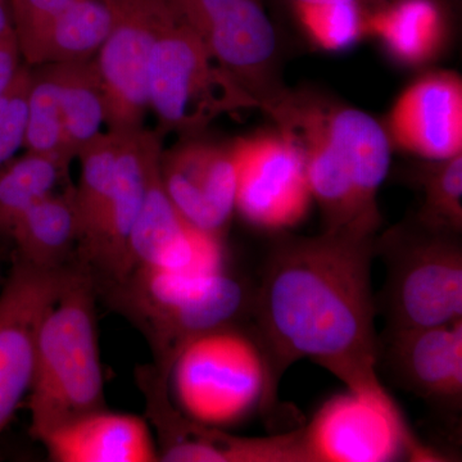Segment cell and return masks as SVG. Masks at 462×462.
<instances>
[{
	"label": "cell",
	"instance_id": "cell-1",
	"mask_svg": "<svg viewBox=\"0 0 462 462\" xmlns=\"http://www.w3.org/2000/svg\"><path fill=\"white\" fill-rule=\"evenodd\" d=\"M375 238L348 231L275 234L249 310L251 333L266 360L273 406L282 375L303 358L349 391L392 398L378 372Z\"/></svg>",
	"mask_w": 462,
	"mask_h": 462
},
{
	"label": "cell",
	"instance_id": "cell-2",
	"mask_svg": "<svg viewBox=\"0 0 462 462\" xmlns=\"http://www.w3.org/2000/svg\"><path fill=\"white\" fill-rule=\"evenodd\" d=\"M96 300V275L79 257L67 267L36 331L32 380L26 397L33 439L107 407Z\"/></svg>",
	"mask_w": 462,
	"mask_h": 462
},
{
	"label": "cell",
	"instance_id": "cell-3",
	"mask_svg": "<svg viewBox=\"0 0 462 462\" xmlns=\"http://www.w3.org/2000/svg\"><path fill=\"white\" fill-rule=\"evenodd\" d=\"M120 305L147 337L154 369L169 379L176 357L197 337L238 325L252 293L230 273L136 267L116 284Z\"/></svg>",
	"mask_w": 462,
	"mask_h": 462
},
{
	"label": "cell",
	"instance_id": "cell-4",
	"mask_svg": "<svg viewBox=\"0 0 462 462\" xmlns=\"http://www.w3.org/2000/svg\"><path fill=\"white\" fill-rule=\"evenodd\" d=\"M375 254L387 270L375 297L385 330L422 329L462 319L461 234L428 226L411 216L376 236Z\"/></svg>",
	"mask_w": 462,
	"mask_h": 462
},
{
	"label": "cell",
	"instance_id": "cell-5",
	"mask_svg": "<svg viewBox=\"0 0 462 462\" xmlns=\"http://www.w3.org/2000/svg\"><path fill=\"white\" fill-rule=\"evenodd\" d=\"M169 385L184 415L220 430L258 407H273L263 349L238 325L190 340L172 365Z\"/></svg>",
	"mask_w": 462,
	"mask_h": 462
},
{
	"label": "cell",
	"instance_id": "cell-6",
	"mask_svg": "<svg viewBox=\"0 0 462 462\" xmlns=\"http://www.w3.org/2000/svg\"><path fill=\"white\" fill-rule=\"evenodd\" d=\"M322 91L285 87L260 111L272 118L302 153L312 199L320 208L324 231L378 236L382 224L367 212L357 169L349 154L346 125L327 115Z\"/></svg>",
	"mask_w": 462,
	"mask_h": 462
},
{
	"label": "cell",
	"instance_id": "cell-7",
	"mask_svg": "<svg viewBox=\"0 0 462 462\" xmlns=\"http://www.w3.org/2000/svg\"><path fill=\"white\" fill-rule=\"evenodd\" d=\"M148 102L161 132L182 138L199 135L225 114L257 109L256 100L216 62L197 33L178 16L154 48Z\"/></svg>",
	"mask_w": 462,
	"mask_h": 462
},
{
	"label": "cell",
	"instance_id": "cell-8",
	"mask_svg": "<svg viewBox=\"0 0 462 462\" xmlns=\"http://www.w3.org/2000/svg\"><path fill=\"white\" fill-rule=\"evenodd\" d=\"M212 58L261 106L287 85L278 33L261 0H166Z\"/></svg>",
	"mask_w": 462,
	"mask_h": 462
},
{
	"label": "cell",
	"instance_id": "cell-9",
	"mask_svg": "<svg viewBox=\"0 0 462 462\" xmlns=\"http://www.w3.org/2000/svg\"><path fill=\"white\" fill-rule=\"evenodd\" d=\"M302 434L310 462L439 460L412 436L393 398L349 389L322 404Z\"/></svg>",
	"mask_w": 462,
	"mask_h": 462
},
{
	"label": "cell",
	"instance_id": "cell-10",
	"mask_svg": "<svg viewBox=\"0 0 462 462\" xmlns=\"http://www.w3.org/2000/svg\"><path fill=\"white\" fill-rule=\"evenodd\" d=\"M236 163V211L266 233L298 226L309 215L312 194L300 149L278 127L233 141Z\"/></svg>",
	"mask_w": 462,
	"mask_h": 462
},
{
	"label": "cell",
	"instance_id": "cell-11",
	"mask_svg": "<svg viewBox=\"0 0 462 462\" xmlns=\"http://www.w3.org/2000/svg\"><path fill=\"white\" fill-rule=\"evenodd\" d=\"M114 29L96 56L106 97L107 132L144 129L149 109V66L163 32L176 14L166 0H107Z\"/></svg>",
	"mask_w": 462,
	"mask_h": 462
},
{
	"label": "cell",
	"instance_id": "cell-12",
	"mask_svg": "<svg viewBox=\"0 0 462 462\" xmlns=\"http://www.w3.org/2000/svg\"><path fill=\"white\" fill-rule=\"evenodd\" d=\"M157 430L160 461L166 462H309L302 430L266 438L230 436L220 428L191 420L170 397L169 379L153 365L136 372Z\"/></svg>",
	"mask_w": 462,
	"mask_h": 462
},
{
	"label": "cell",
	"instance_id": "cell-13",
	"mask_svg": "<svg viewBox=\"0 0 462 462\" xmlns=\"http://www.w3.org/2000/svg\"><path fill=\"white\" fill-rule=\"evenodd\" d=\"M66 269L42 272L16 258L0 291V437L29 393L36 331Z\"/></svg>",
	"mask_w": 462,
	"mask_h": 462
},
{
	"label": "cell",
	"instance_id": "cell-14",
	"mask_svg": "<svg viewBox=\"0 0 462 462\" xmlns=\"http://www.w3.org/2000/svg\"><path fill=\"white\" fill-rule=\"evenodd\" d=\"M161 175L170 199L197 229L223 238L236 212V163L233 142L182 138L161 154Z\"/></svg>",
	"mask_w": 462,
	"mask_h": 462
},
{
	"label": "cell",
	"instance_id": "cell-15",
	"mask_svg": "<svg viewBox=\"0 0 462 462\" xmlns=\"http://www.w3.org/2000/svg\"><path fill=\"white\" fill-rule=\"evenodd\" d=\"M380 123L392 151L430 161L462 153L461 76L449 69L421 71Z\"/></svg>",
	"mask_w": 462,
	"mask_h": 462
},
{
	"label": "cell",
	"instance_id": "cell-16",
	"mask_svg": "<svg viewBox=\"0 0 462 462\" xmlns=\"http://www.w3.org/2000/svg\"><path fill=\"white\" fill-rule=\"evenodd\" d=\"M397 387L445 411L462 404V319L379 336L378 372Z\"/></svg>",
	"mask_w": 462,
	"mask_h": 462
},
{
	"label": "cell",
	"instance_id": "cell-17",
	"mask_svg": "<svg viewBox=\"0 0 462 462\" xmlns=\"http://www.w3.org/2000/svg\"><path fill=\"white\" fill-rule=\"evenodd\" d=\"M120 134L114 190L93 236L79 252L94 273H103L112 284L129 273V240L144 202L149 151L160 135L145 127Z\"/></svg>",
	"mask_w": 462,
	"mask_h": 462
},
{
	"label": "cell",
	"instance_id": "cell-18",
	"mask_svg": "<svg viewBox=\"0 0 462 462\" xmlns=\"http://www.w3.org/2000/svg\"><path fill=\"white\" fill-rule=\"evenodd\" d=\"M39 442L54 462L160 461L147 419L107 407L60 425Z\"/></svg>",
	"mask_w": 462,
	"mask_h": 462
},
{
	"label": "cell",
	"instance_id": "cell-19",
	"mask_svg": "<svg viewBox=\"0 0 462 462\" xmlns=\"http://www.w3.org/2000/svg\"><path fill=\"white\" fill-rule=\"evenodd\" d=\"M454 8L448 0H388L370 17L369 38L394 65L425 71L452 42Z\"/></svg>",
	"mask_w": 462,
	"mask_h": 462
},
{
	"label": "cell",
	"instance_id": "cell-20",
	"mask_svg": "<svg viewBox=\"0 0 462 462\" xmlns=\"http://www.w3.org/2000/svg\"><path fill=\"white\" fill-rule=\"evenodd\" d=\"M8 236L16 245V258L35 269L58 272L74 263L80 247L74 185L53 191L30 207Z\"/></svg>",
	"mask_w": 462,
	"mask_h": 462
},
{
	"label": "cell",
	"instance_id": "cell-21",
	"mask_svg": "<svg viewBox=\"0 0 462 462\" xmlns=\"http://www.w3.org/2000/svg\"><path fill=\"white\" fill-rule=\"evenodd\" d=\"M115 21V9L107 0H72L44 36L29 65L91 60L107 41Z\"/></svg>",
	"mask_w": 462,
	"mask_h": 462
},
{
	"label": "cell",
	"instance_id": "cell-22",
	"mask_svg": "<svg viewBox=\"0 0 462 462\" xmlns=\"http://www.w3.org/2000/svg\"><path fill=\"white\" fill-rule=\"evenodd\" d=\"M57 88L58 98L75 156L102 133L106 125V97L96 57L80 62L44 65Z\"/></svg>",
	"mask_w": 462,
	"mask_h": 462
},
{
	"label": "cell",
	"instance_id": "cell-23",
	"mask_svg": "<svg viewBox=\"0 0 462 462\" xmlns=\"http://www.w3.org/2000/svg\"><path fill=\"white\" fill-rule=\"evenodd\" d=\"M121 134L100 133L79 151L80 175L74 185L75 205L80 223V249L87 245L107 206L117 172Z\"/></svg>",
	"mask_w": 462,
	"mask_h": 462
},
{
	"label": "cell",
	"instance_id": "cell-24",
	"mask_svg": "<svg viewBox=\"0 0 462 462\" xmlns=\"http://www.w3.org/2000/svg\"><path fill=\"white\" fill-rule=\"evenodd\" d=\"M420 194L415 217L436 229L462 234V153L446 160H418L404 175Z\"/></svg>",
	"mask_w": 462,
	"mask_h": 462
},
{
	"label": "cell",
	"instance_id": "cell-25",
	"mask_svg": "<svg viewBox=\"0 0 462 462\" xmlns=\"http://www.w3.org/2000/svg\"><path fill=\"white\" fill-rule=\"evenodd\" d=\"M67 171L53 158L29 152L0 167V231L9 234L30 207L56 191Z\"/></svg>",
	"mask_w": 462,
	"mask_h": 462
},
{
	"label": "cell",
	"instance_id": "cell-26",
	"mask_svg": "<svg viewBox=\"0 0 462 462\" xmlns=\"http://www.w3.org/2000/svg\"><path fill=\"white\" fill-rule=\"evenodd\" d=\"M23 147L29 153L53 158L66 169L76 158L67 135L56 85L44 67L39 74L32 72Z\"/></svg>",
	"mask_w": 462,
	"mask_h": 462
},
{
	"label": "cell",
	"instance_id": "cell-27",
	"mask_svg": "<svg viewBox=\"0 0 462 462\" xmlns=\"http://www.w3.org/2000/svg\"><path fill=\"white\" fill-rule=\"evenodd\" d=\"M291 12L305 41L318 51L342 53L369 38L370 14L356 5H305Z\"/></svg>",
	"mask_w": 462,
	"mask_h": 462
},
{
	"label": "cell",
	"instance_id": "cell-28",
	"mask_svg": "<svg viewBox=\"0 0 462 462\" xmlns=\"http://www.w3.org/2000/svg\"><path fill=\"white\" fill-rule=\"evenodd\" d=\"M72 0H8L12 27L27 65L44 36Z\"/></svg>",
	"mask_w": 462,
	"mask_h": 462
},
{
	"label": "cell",
	"instance_id": "cell-29",
	"mask_svg": "<svg viewBox=\"0 0 462 462\" xmlns=\"http://www.w3.org/2000/svg\"><path fill=\"white\" fill-rule=\"evenodd\" d=\"M32 72L23 66L9 89L0 97V167L14 160L25 142L27 97Z\"/></svg>",
	"mask_w": 462,
	"mask_h": 462
},
{
	"label": "cell",
	"instance_id": "cell-30",
	"mask_svg": "<svg viewBox=\"0 0 462 462\" xmlns=\"http://www.w3.org/2000/svg\"><path fill=\"white\" fill-rule=\"evenodd\" d=\"M21 51L18 48L14 27L0 35V97L5 93L14 83L20 71Z\"/></svg>",
	"mask_w": 462,
	"mask_h": 462
},
{
	"label": "cell",
	"instance_id": "cell-31",
	"mask_svg": "<svg viewBox=\"0 0 462 462\" xmlns=\"http://www.w3.org/2000/svg\"><path fill=\"white\" fill-rule=\"evenodd\" d=\"M388 0H284L285 5L289 9L297 7H305V5H356V7L364 9L365 12L370 14H373Z\"/></svg>",
	"mask_w": 462,
	"mask_h": 462
},
{
	"label": "cell",
	"instance_id": "cell-32",
	"mask_svg": "<svg viewBox=\"0 0 462 462\" xmlns=\"http://www.w3.org/2000/svg\"><path fill=\"white\" fill-rule=\"evenodd\" d=\"M12 29L11 14H9L8 0H0V35Z\"/></svg>",
	"mask_w": 462,
	"mask_h": 462
},
{
	"label": "cell",
	"instance_id": "cell-33",
	"mask_svg": "<svg viewBox=\"0 0 462 462\" xmlns=\"http://www.w3.org/2000/svg\"><path fill=\"white\" fill-rule=\"evenodd\" d=\"M448 2L451 3V5L456 8L457 7V5H460L461 0H448Z\"/></svg>",
	"mask_w": 462,
	"mask_h": 462
},
{
	"label": "cell",
	"instance_id": "cell-34",
	"mask_svg": "<svg viewBox=\"0 0 462 462\" xmlns=\"http://www.w3.org/2000/svg\"><path fill=\"white\" fill-rule=\"evenodd\" d=\"M261 2H263V0H261Z\"/></svg>",
	"mask_w": 462,
	"mask_h": 462
}]
</instances>
